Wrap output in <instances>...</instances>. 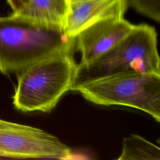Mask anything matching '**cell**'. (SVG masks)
<instances>
[{
    "mask_svg": "<svg viewBox=\"0 0 160 160\" xmlns=\"http://www.w3.org/2000/svg\"><path fill=\"white\" fill-rule=\"evenodd\" d=\"M132 24L124 18L99 20L79 32L75 45L81 54L80 63H88L101 56L120 42L132 30Z\"/></svg>",
    "mask_w": 160,
    "mask_h": 160,
    "instance_id": "8992f818",
    "label": "cell"
},
{
    "mask_svg": "<svg viewBox=\"0 0 160 160\" xmlns=\"http://www.w3.org/2000/svg\"><path fill=\"white\" fill-rule=\"evenodd\" d=\"M119 160H159L160 149L151 142L137 134H131L123 140Z\"/></svg>",
    "mask_w": 160,
    "mask_h": 160,
    "instance_id": "9c48e42d",
    "label": "cell"
},
{
    "mask_svg": "<svg viewBox=\"0 0 160 160\" xmlns=\"http://www.w3.org/2000/svg\"><path fill=\"white\" fill-rule=\"evenodd\" d=\"M155 28L146 24L132 30L113 48L96 59L77 64L71 90L92 81L126 72L160 74Z\"/></svg>",
    "mask_w": 160,
    "mask_h": 160,
    "instance_id": "7a4b0ae2",
    "label": "cell"
},
{
    "mask_svg": "<svg viewBox=\"0 0 160 160\" xmlns=\"http://www.w3.org/2000/svg\"><path fill=\"white\" fill-rule=\"evenodd\" d=\"M8 4L12 11V13H16L24 7L29 0H6Z\"/></svg>",
    "mask_w": 160,
    "mask_h": 160,
    "instance_id": "8fae6325",
    "label": "cell"
},
{
    "mask_svg": "<svg viewBox=\"0 0 160 160\" xmlns=\"http://www.w3.org/2000/svg\"><path fill=\"white\" fill-rule=\"evenodd\" d=\"M74 156L69 147L43 130L0 119V158L70 159Z\"/></svg>",
    "mask_w": 160,
    "mask_h": 160,
    "instance_id": "5b68a950",
    "label": "cell"
},
{
    "mask_svg": "<svg viewBox=\"0 0 160 160\" xmlns=\"http://www.w3.org/2000/svg\"><path fill=\"white\" fill-rule=\"evenodd\" d=\"M138 12L158 22H160V0H128Z\"/></svg>",
    "mask_w": 160,
    "mask_h": 160,
    "instance_id": "30bf717a",
    "label": "cell"
},
{
    "mask_svg": "<svg viewBox=\"0 0 160 160\" xmlns=\"http://www.w3.org/2000/svg\"><path fill=\"white\" fill-rule=\"evenodd\" d=\"M69 9V0H29L20 11L12 14L38 23L64 29Z\"/></svg>",
    "mask_w": 160,
    "mask_h": 160,
    "instance_id": "ba28073f",
    "label": "cell"
},
{
    "mask_svg": "<svg viewBox=\"0 0 160 160\" xmlns=\"http://www.w3.org/2000/svg\"><path fill=\"white\" fill-rule=\"evenodd\" d=\"M77 64L73 52L54 54L18 74L12 98L14 107L22 112H49L71 90Z\"/></svg>",
    "mask_w": 160,
    "mask_h": 160,
    "instance_id": "3957f363",
    "label": "cell"
},
{
    "mask_svg": "<svg viewBox=\"0 0 160 160\" xmlns=\"http://www.w3.org/2000/svg\"><path fill=\"white\" fill-rule=\"evenodd\" d=\"M76 91L94 104L134 108L160 121V74H119L92 81Z\"/></svg>",
    "mask_w": 160,
    "mask_h": 160,
    "instance_id": "277c9868",
    "label": "cell"
},
{
    "mask_svg": "<svg viewBox=\"0 0 160 160\" xmlns=\"http://www.w3.org/2000/svg\"><path fill=\"white\" fill-rule=\"evenodd\" d=\"M75 38L64 29L12 14L0 17V72L19 73L42 59L73 52Z\"/></svg>",
    "mask_w": 160,
    "mask_h": 160,
    "instance_id": "6da1fadb",
    "label": "cell"
},
{
    "mask_svg": "<svg viewBox=\"0 0 160 160\" xmlns=\"http://www.w3.org/2000/svg\"><path fill=\"white\" fill-rule=\"evenodd\" d=\"M65 31L71 38L89 25L109 18H124L128 0H69Z\"/></svg>",
    "mask_w": 160,
    "mask_h": 160,
    "instance_id": "52a82bcc",
    "label": "cell"
}]
</instances>
